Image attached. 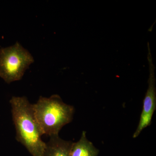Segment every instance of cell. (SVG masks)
<instances>
[{
    "label": "cell",
    "mask_w": 156,
    "mask_h": 156,
    "mask_svg": "<svg viewBox=\"0 0 156 156\" xmlns=\"http://www.w3.org/2000/svg\"><path fill=\"white\" fill-rule=\"evenodd\" d=\"M16 139L32 156H44L46 143L35 117L32 104L26 97L13 96L10 101Z\"/></svg>",
    "instance_id": "6da1fadb"
},
{
    "label": "cell",
    "mask_w": 156,
    "mask_h": 156,
    "mask_svg": "<svg viewBox=\"0 0 156 156\" xmlns=\"http://www.w3.org/2000/svg\"><path fill=\"white\" fill-rule=\"evenodd\" d=\"M32 107L42 135L50 136L58 135L62 127L72 121L75 112L74 107L64 103L58 95L41 96Z\"/></svg>",
    "instance_id": "7a4b0ae2"
},
{
    "label": "cell",
    "mask_w": 156,
    "mask_h": 156,
    "mask_svg": "<svg viewBox=\"0 0 156 156\" xmlns=\"http://www.w3.org/2000/svg\"><path fill=\"white\" fill-rule=\"evenodd\" d=\"M34 62L33 57L18 42L0 50V77L10 83L22 79Z\"/></svg>",
    "instance_id": "3957f363"
},
{
    "label": "cell",
    "mask_w": 156,
    "mask_h": 156,
    "mask_svg": "<svg viewBox=\"0 0 156 156\" xmlns=\"http://www.w3.org/2000/svg\"><path fill=\"white\" fill-rule=\"evenodd\" d=\"M147 60L149 64V75L148 80V88L143 101L142 112L138 126L135 131L133 137L138 136L144 129L151 124L153 115L156 108V78L155 76L154 65L149 43H147Z\"/></svg>",
    "instance_id": "277c9868"
},
{
    "label": "cell",
    "mask_w": 156,
    "mask_h": 156,
    "mask_svg": "<svg viewBox=\"0 0 156 156\" xmlns=\"http://www.w3.org/2000/svg\"><path fill=\"white\" fill-rule=\"evenodd\" d=\"M73 142L64 140L58 135L50 136L46 143L44 156H69Z\"/></svg>",
    "instance_id": "5b68a950"
},
{
    "label": "cell",
    "mask_w": 156,
    "mask_h": 156,
    "mask_svg": "<svg viewBox=\"0 0 156 156\" xmlns=\"http://www.w3.org/2000/svg\"><path fill=\"white\" fill-rule=\"evenodd\" d=\"M99 151L87 139V133L83 131L80 138L73 142L69 156H98Z\"/></svg>",
    "instance_id": "8992f818"
}]
</instances>
